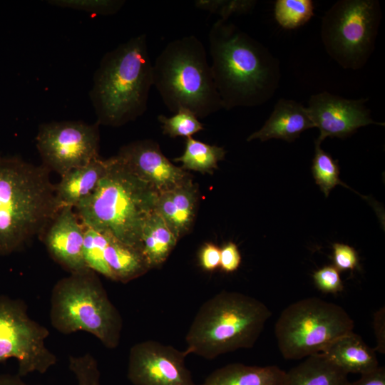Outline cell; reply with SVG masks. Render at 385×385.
<instances>
[{
    "mask_svg": "<svg viewBox=\"0 0 385 385\" xmlns=\"http://www.w3.org/2000/svg\"><path fill=\"white\" fill-rule=\"evenodd\" d=\"M208 42L222 108L260 106L274 95L281 78L279 61L260 42L220 19L211 26Z\"/></svg>",
    "mask_w": 385,
    "mask_h": 385,
    "instance_id": "1",
    "label": "cell"
},
{
    "mask_svg": "<svg viewBox=\"0 0 385 385\" xmlns=\"http://www.w3.org/2000/svg\"><path fill=\"white\" fill-rule=\"evenodd\" d=\"M158 193L116 156L91 193L73 207L81 222L141 250V237Z\"/></svg>",
    "mask_w": 385,
    "mask_h": 385,
    "instance_id": "2",
    "label": "cell"
},
{
    "mask_svg": "<svg viewBox=\"0 0 385 385\" xmlns=\"http://www.w3.org/2000/svg\"><path fill=\"white\" fill-rule=\"evenodd\" d=\"M49 170L19 158H0V255L20 250L59 211Z\"/></svg>",
    "mask_w": 385,
    "mask_h": 385,
    "instance_id": "3",
    "label": "cell"
},
{
    "mask_svg": "<svg viewBox=\"0 0 385 385\" xmlns=\"http://www.w3.org/2000/svg\"><path fill=\"white\" fill-rule=\"evenodd\" d=\"M153 86L147 36L140 34L107 52L90 91L97 123L119 127L143 115Z\"/></svg>",
    "mask_w": 385,
    "mask_h": 385,
    "instance_id": "4",
    "label": "cell"
},
{
    "mask_svg": "<svg viewBox=\"0 0 385 385\" xmlns=\"http://www.w3.org/2000/svg\"><path fill=\"white\" fill-rule=\"evenodd\" d=\"M272 312L259 299L223 290L199 308L185 336L187 354L205 359L253 347Z\"/></svg>",
    "mask_w": 385,
    "mask_h": 385,
    "instance_id": "5",
    "label": "cell"
},
{
    "mask_svg": "<svg viewBox=\"0 0 385 385\" xmlns=\"http://www.w3.org/2000/svg\"><path fill=\"white\" fill-rule=\"evenodd\" d=\"M153 82L171 112L186 108L204 118L222 108L206 49L194 35L165 46L153 64Z\"/></svg>",
    "mask_w": 385,
    "mask_h": 385,
    "instance_id": "6",
    "label": "cell"
},
{
    "mask_svg": "<svg viewBox=\"0 0 385 385\" xmlns=\"http://www.w3.org/2000/svg\"><path fill=\"white\" fill-rule=\"evenodd\" d=\"M49 316L51 326L63 334L83 331L108 349L119 345L122 317L93 271L71 274L55 284Z\"/></svg>",
    "mask_w": 385,
    "mask_h": 385,
    "instance_id": "7",
    "label": "cell"
},
{
    "mask_svg": "<svg viewBox=\"0 0 385 385\" xmlns=\"http://www.w3.org/2000/svg\"><path fill=\"white\" fill-rule=\"evenodd\" d=\"M354 320L341 306L309 297L284 308L274 326L279 350L295 360L322 352L339 337L354 332Z\"/></svg>",
    "mask_w": 385,
    "mask_h": 385,
    "instance_id": "8",
    "label": "cell"
},
{
    "mask_svg": "<svg viewBox=\"0 0 385 385\" xmlns=\"http://www.w3.org/2000/svg\"><path fill=\"white\" fill-rule=\"evenodd\" d=\"M381 16L376 0L337 1L322 21L325 50L344 68H361L374 49Z\"/></svg>",
    "mask_w": 385,
    "mask_h": 385,
    "instance_id": "9",
    "label": "cell"
},
{
    "mask_svg": "<svg viewBox=\"0 0 385 385\" xmlns=\"http://www.w3.org/2000/svg\"><path fill=\"white\" fill-rule=\"evenodd\" d=\"M48 336V329L29 316L23 300L0 295V364L16 359L21 377L46 373L57 362L45 343Z\"/></svg>",
    "mask_w": 385,
    "mask_h": 385,
    "instance_id": "10",
    "label": "cell"
},
{
    "mask_svg": "<svg viewBox=\"0 0 385 385\" xmlns=\"http://www.w3.org/2000/svg\"><path fill=\"white\" fill-rule=\"evenodd\" d=\"M99 125L79 120L41 124L36 141L43 165L61 177L99 157Z\"/></svg>",
    "mask_w": 385,
    "mask_h": 385,
    "instance_id": "11",
    "label": "cell"
},
{
    "mask_svg": "<svg viewBox=\"0 0 385 385\" xmlns=\"http://www.w3.org/2000/svg\"><path fill=\"white\" fill-rule=\"evenodd\" d=\"M185 351L154 340L130 349L127 376L133 385H197L186 367Z\"/></svg>",
    "mask_w": 385,
    "mask_h": 385,
    "instance_id": "12",
    "label": "cell"
},
{
    "mask_svg": "<svg viewBox=\"0 0 385 385\" xmlns=\"http://www.w3.org/2000/svg\"><path fill=\"white\" fill-rule=\"evenodd\" d=\"M367 99H346L324 91L312 95L307 110L319 135L314 143L320 144L327 137L344 138L369 124L384 125L374 121L364 106Z\"/></svg>",
    "mask_w": 385,
    "mask_h": 385,
    "instance_id": "13",
    "label": "cell"
},
{
    "mask_svg": "<svg viewBox=\"0 0 385 385\" xmlns=\"http://www.w3.org/2000/svg\"><path fill=\"white\" fill-rule=\"evenodd\" d=\"M116 156L158 193L171 190L192 178L188 171L172 163L153 140L131 142L122 146Z\"/></svg>",
    "mask_w": 385,
    "mask_h": 385,
    "instance_id": "14",
    "label": "cell"
},
{
    "mask_svg": "<svg viewBox=\"0 0 385 385\" xmlns=\"http://www.w3.org/2000/svg\"><path fill=\"white\" fill-rule=\"evenodd\" d=\"M84 227L73 207L61 208L46 228L44 243L51 257L71 274L90 271L83 256Z\"/></svg>",
    "mask_w": 385,
    "mask_h": 385,
    "instance_id": "15",
    "label": "cell"
},
{
    "mask_svg": "<svg viewBox=\"0 0 385 385\" xmlns=\"http://www.w3.org/2000/svg\"><path fill=\"white\" fill-rule=\"evenodd\" d=\"M199 192L192 178L171 190L158 193L156 212L179 240L191 230L197 210Z\"/></svg>",
    "mask_w": 385,
    "mask_h": 385,
    "instance_id": "16",
    "label": "cell"
},
{
    "mask_svg": "<svg viewBox=\"0 0 385 385\" xmlns=\"http://www.w3.org/2000/svg\"><path fill=\"white\" fill-rule=\"evenodd\" d=\"M314 128L307 107L290 99L281 98L263 126L252 133L247 141L259 139L266 141L272 138L292 142L304 130Z\"/></svg>",
    "mask_w": 385,
    "mask_h": 385,
    "instance_id": "17",
    "label": "cell"
},
{
    "mask_svg": "<svg viewBox=\"0 0 385 385\" xmlns=\"http://www.w3.org/2000/svg\"><path fill=\"white\" fill-rule=\"evenodd\" d=\"M321 353L347 374H363L379 366L374 349L354 332L339 337Z\"/></svg>",
    "mask_w": 385,
    "mask_h": 385,
    "instance_id": "18",
    "label": "cell"
},
{
    "mask_svg": "<svg viewBox=\"0 0 385 385\" xmlns=\"http://www.w3.org/2000/svg\"><path fill=\"white\" fill-rule=\"evenodd\" d=\"M107 159L100 156L88 164L76 168L61 176L55 185L56 200L59 210L64 207H74L93 192L103 175Z\"/></svg>",
    "mask_w": 385,
    "mask_h": 385,
    "instance_id": "19",
    "label": "cell"
},
{
    "mask_svg": "<svg viewBox=\"0 0 385 385\" xmlns=\"http://www.w3.org/2000/svg\"><path fill=\"white\" fill-rule=\"evenodd\" d=\"M287 371L265 366L231 363L214 370L200 385H284Z\"/></svg>",
    "mask_w": 385,
    "mask_h": 385,
    "instance_id": "20",
    "label": "cell"
},
{
    "mask_svg": "<svg viewBox=\"0 0 385 385\" xmlns=\"http://www.w3.org/2000/svg\"><path fill=\"white\" fill-rule=\"evenodd\" d=\"M348 374L322 353L306 357L287 372L284 385H348Z\"/></svg>",
    "mask_w": 385,
    "mask_h": 385,
    "instance_id": "21",
    "label": "cell"
},
{
    "mask_svg": "<svg viewBox=\"0 0 385 385\" xmlns=\"http://www.w3.org/2000/svg\"><path fill=\"white\" fill-rule=\"evenodd\" d=\"M107 235L108 242L105 250V260L114 281L127 283L150 270L140 250Z\"/></svg>",
    "mask_w": 385,
    "mask_h": 385,
    "instance_id": "22",
    "label": "cell"
},
{
    "mask_svg": "<svg viewBox=\"0 0 385 385\" xmlns=\"http://www.w3.org/2000/svg\"><path fill=\"white\" fill-rule=\"evenodd\" d=\"M178 240L156 210L147 220L142 232L141 251L150 270L160 267Z\"/></svg>",
    "mask_w": 385,
    "mask_h": 385,
    "instance_id": "23",
    "label": "cell"
},
{
    "mask_svg": "<svg viewBox=\"0 0 385 385\" xmlns=\"http://www.w3.org/2000/svg\"><path fill=\"white\" fill-rule=\"evenodd\" d=\"M226 151L222 147L210 145L192 137L187 138L183 153L173 159L182 163L185 170L213 173L218 168V162L225 159Z\"/></svg>",
    "mask_w": 385,
    "mask_h": 385,
    "instance_id": "24",
    "label": "cell"
},
{
    "mask_svg": "<svg viewBox=\"0 0 385 385\" xmlns=\"http://www.w3.org/2000/svg\"><path fill=\"white\" fill-rule=\"evenodd\" d=\"M83 256L88 267L96 273L113 280V274L105 260L108 235L83 225Z\"/></svg>",
    "mask_w": 385,
    "mask_h": 385,
    "instance_id": "25",
    "label": "cell"
},
{
    "mask_svg": "<svg viewBox=\"0 0 385 385\" xmlns=\"http://www.w3.org/2000/svg\"><path fill=\"white\" fill-rule=\"evenodd\" d=\"M311 0H277L274 14L277 22L286 29H294L307 23L314 15Z\"/></svg>",
    "mask_w": 385,
    "mask_h": 385,
    "instance_id": "26",
    "label": "cell"
},
{
    "mask_svg": "<svg viewBox=\"0 0 385 385\" xmlns=\"http://www.w3.org/2000/svg\"><path fill=\"white\" fill-rule=\"evenodd\" d=\"M312 171L316 184L326 197L329 196L331 190L338 185L349 188L339 179L338 161L334 160L329 153L324 151L321 148L320 144H315Z\"/></svg>",
    "mask_w": 385,
    "mask_h": 385,
    "instance_id": "27",
    "label": "cell"
},
{
    "mask_svg": "<svg viewBox=\"0 0 385 385\" xmlns=\"http://www.w3.org/2000/svg\"><path fill=\"white\" fill-rule=\"evenodd\" d=\"M157 118L161 124L163 133L171 138L181 136L187 138L204 130L196 115L186 108H179L171 117L160 114Z\"/></svg>",
    "mask_w": 385,
    "mask_h": 385,
    "instance_id": "28",
    "label": "cell"
},
{
    "mask_svg": "<svg viewBox=\"0 0 385 385\" xmlns=\"http://www.w3.org/2000/svg\"><path fill=\"white\" fill-rule=\"evenodd\" d=\"M68 366L74 374L76 385H101V374L96 359L90 353L70 356Z\"/></svg>",
    "mask_w": 385,
    "mask_h": 385,
    "instance_id": "29",
    "label": "cell"
},
{
    "mask_svg": "<svg viewBox=\"0 0 385 385\" xmlns=\"http://www.w3.org/2000/svg\"><path fill=\"white\" fill-rule=\"evenodd\" d=\"M123 0H50L48 4L98 15L116 14L125 4Z\"/></svg>",
    "mask_w": 385,
    "mask_h": 385,
    "instance_id": "30",
    "label": "cell"
},
{
    "mask_svg": "<svg viewBox=\"0 0 385 385\" xmlns=\"http://www.w3.org/2000/svg\"><path fill=\"white\" fill-rule=\"evenodd\" d=\"M256 4L250 0H197L195 6L197 9L215 13L220 16V19H227L235 14H244L250 11Z\"/></svg>",
    "mask_w": 385,
    "mask_h": 385,
    "instance_id": "31",
    "label": "cell"
},
{
    "mask_svg": "<svg viewBox=\"0 0 385 385\" xmlns=\"http://www.w3.org/2000/svg\"><path fill=\"white\" fill-rule=\"evenodd\" d=\"M339 271L334 265H326L312 275L317 288L323 293L337 294L344 289Z\"/></svg>",
    "mask_w": 385,
    "mask_h": 385,
    "instance_id": "32",
    "label": "cell"
},
{
    "mask_svg": "<svg viewBox=\"0 0 385 385\" xmlns=\"http://www.w3.org/2000/svg\"><path fill=\"white\" fill-rule=\"evenodd\" d=\"M334 266L339 271L354 270L359 266V255L356 250L343 243L332 245Z\"/></svg>",
    "mask_w": 385,
    "mask_h": 385,
    "instance_id": "33",
    "label": "cell"
},
{
    "mask_svg": "<svg viewBox=\"0 0 385 385\" xmlns=\"http://www.w3.org/2000/svg\"><path fill=\"white\" fill-rule=\"evenodd\" d=\"M241 260L240 252L235 243L228 242L220 248V267L223 272L231 273L236 271Z\"/></svg>",
    "mask_w": 385,
    "mask_h": 385,
    "instance_id": "34",
    "label": "cell"
},
{
    "mask_svg": "<svg viewBox=\"0 0 385 385\" xmlns=\"http://www.w3.org/2000/svg\"><path fill=\"white\" fill-rule=\"evenodd\" d=\"M199 262L202 270L207 272L220 267V248L213 243H205L199 252Z\"/></svg>",
    "mask_w": 385,
    "mask_h": 385,
    "instance_id": "35",
    "label": "cell"
},
{
    "mask_svg": "<svg viewBox=\"0 0 385 385\" xmlns=\"http://www.w3.org/2000/svg\"><path fill=\"white\" fill-rule=\"evenodd\" d=\"M374 329L376 339V346L374 350L385 353V311L384 307L380 308L374 315Z\"/></svg>",
    "mask_w": 385,
    "mask_h": 385,
    "instance_id": "36",
    "label": "cell"
},
{
    "mask_svg": "<svg viewBox=\"0 0 385 385\" xmlns=\"http://www.w3.org/2000/svg\"><path fill=\"white\" fill-rule=\"evenodd\" d=\"M348 385H385V369L378 366L376 369L361 374V377Z\"/></svg>",
    "mask_w": 385,
    "mask_h": 385,
    "instance_id": "37",
    "label": "cell"
},
{
    "mask_svg": "<svg viewBox=\"0 0 385 385\" xmlns=\"http://www.w3.org/2000/svg\"><path fill=\"white\" fill-rule=\"evenodd\" d=\"M0 385H31L25 382L22 377L16 374H0ZM41 385V384H38Z\"/></svg>",
    "mask_w": 385,
    "mask_h": 385,
    "instance_id": "38",
    "label": "cell"
}]
</instances>
